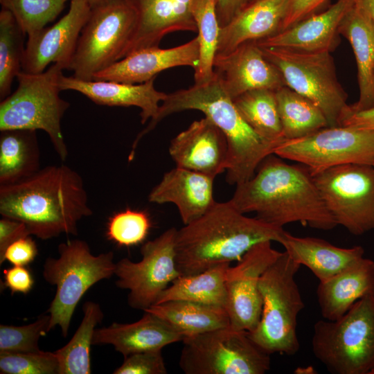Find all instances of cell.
I'll return each mask as SVG.
<instances>
[{
    "label": "cell",
    "mask_w": 374,
    "mask_h": 374,
    "mask_svg": "<svg viewBox=\"0 0 374 374\" xmlns=\"http://www.w3.org/2000/svg\"><path fill=\"white\" fill-rule=\"evenodd\" d=\"M229 202L241 213L253 212L257 218L280 228L292 222L325 231L337 226L309 169L288 164L275 154L260 163L250 179L236 185Z\"/></svg>",
    "instance_id": "1"
},
{
    "label": "cell",
    "mask_w": 374,
    "mask_h": 374,
    "mask_svg": "<svg viewBox=\"0 0 374 374\" xmlns=\"http://www.w3.org/2000/svg\"><path fill=\"white\" fill-rule=\"evenodd\" d=\"M0 214L24 223L30 235L48 240L62 233L77 235L80 220L93 212L82 177L62 164L0 186Z\"/></svg>",
    "instance_id": "2"
},
{
    "label": "cell",
    "mask_w": 374,
    "mask_h": 374,
    "mask_svg": "<svg viewBox=\"0 0 374 374\" xmlns=\"http://www.w3.org/2000/svg\"><path fill=\"white\" fill-rule=\"evenodd\" d=\"M185 110H198L204 114L224 133L228 143L226 180L238 185L250 179L260 163L274 154L279 144L256 133L244 120L233 100L226 92L214 73L207 82L196 84L167 95L159 112L133 142L136 148L141 139L164 118Z\"/></svg>",
    "instance_id": "3"
},
{
    "label": "cell",
    "mask_w": 374,
    "mask_h": 374,
    "mask_svg": "<svg viewBox=\"0 0 374 374\" xmlns=\"http://www.w3.org/2000/svg\"><path fill=\"white\" fill-rule=\"evenodd\" d=\"M285 230L249 217L229 202H217L203 215L177 231L176 262L181 276L193 275L238 261L253 245L279 242Z\"/></svg>",
    "instance_id": "4"
},
{
    "label": "cell",
    "mask_w": 374,
    "mask_h": 374,
    "mask_svg": "<svg viewBox=\"0 0 374 374\" xmlns=\"http://www.w3.org/2000/svg\"><path fill=\"white\" fill-rule=\"evenodd\" d=\"M300 267L283 251L260 278L262 300L260 319L248 335L269 355H294L299 350L297 317L305 307L295 280Z\"/></svg>",
    "instance_id": "5"
},
{
    "label": "cell",
    "mask_w": 374,
    "mask_h": 374,
    "mask_svg": "<svg viewBox=\"0 0 374 374\" xmlns=\"http://www.w3.org/2000/svg\"><path fill=\"white\" fill-rule=\"evenodd\" d=\"M63 67L52 64L39 73L21 71L17 89L0 103V131L31 130L44 131L57 154L65 161L69 152L61 129V120L69 103L60 92L59 79Z\"/></svg>",
    "instance_id": "6"
},
{
    "label": "cell",
    "mask_w": 374,
    "mask_h": 374,
    "mask_svg": "<svg viewBox=\"0 0 374 374\" xmlns=\"http://www.w3.org/2000/svg\"><path fill=\"white\" fill-rule=\"evenodd\" d=\"M314 357L334 374H371L374 370V295H367L340 318L313 327Z\"/></svg>",
    "instance_id": "7"
},
{
    "label": "cell",
    "mask_w": 374,
    "mask_h": 374,
    "mask_svg": "<svg viewBox=\"0 0 374 374\" xmlns=\"http://www.w3.org/2000/svg\"><path fill=\"white\" fill-rule=\"evenodd\" d=\"M58 253V258L46 260L42 275L56 286L46 311L51 317L48 332L58 326L66 337L78 302L92 285L114 275L116 262L113 252L95 256L85 241L78 239L60 243Z\"/></svg>",
    "instance_id": "8"
},
{
    "label": "cell",
    "mask_w": 374,
    "mask_h": 374,
    "mask_svg": "<svg viewBox=\"0 0 374 374\" xmlns=\"http://www.w3.org/2000/svg\"><path fill=\"white\" fill-rule=\"evenodd\" d=\"M137 24L127 0H103L91 6L69 69L73 77L90 80L125 57Z\"/></svg>",
    "instance_id": "9"
},
{
    "label": "cell",
    "mask_w": 374,
    "mask_h": 374,
    "mask_svg": "<svg viewBox=\"0 0 374 374\" xmlns=\"http://www.w3.org/2000/svg\"><path fill=\"white\" fill-rule=\"evenodd\" d=\"M260 48L278 69L285 86L315 104L324 114L329 127L340 125L350 105L347 93L338 81L330 52Z\"/></svg>",
    "instance_id": "10"
},
{
    "label": "cell",
    "mask_w": 374,
    "mask_h": 374,
    "mask_svg": "<svg viewBox=\"0 0 374 374\" xmlns=\"http://www.w3.org/2000/svg\"><path fill=\"white\" fill-rule=\"evenodd\" d=\"M179 366L186 374H264L270 355L248 332L228 327L184 337Z\"/></svg>",
    "instance_id": "11"
},
{
    "label": "cell",
    "mask_w": 374,
    "mask_h": 374,
    "mask_svg": "<svg viewBox=\"0 0 374 374\" xmlns=\"http://www.w3.org/2000/svg\"><path fill=\"white\" fill-rule=\"evenodd\" d=\"M337 225L361 235L374 230V166L348 163L312 175Z\"/></svg>",
    "instance_id": "12"
},
{
    "label": "cell",
    "mask_w": 374,
    "mask_h": 374,
    "mask_svg": "<svg viewBox=\"0 0 374 374\" xmlns=\"http://www.w3.org/2000/svg\"><path fill=\"white\" fill-rule=\"evenodd\" d=\"M274 154L305 166L312 175L348 163L374 166V130L326 127L301 138L284 140Z\"/></svg>",
    "instance_id": "13"
},
{
    "label": "cell",
    "mask_w": 374,
    "mask_h": 374,
    "mask_svg": "<svg viewBox=\"0 0 374 374\" xmlns=\"http://www.w3.org/2000/svg\"><path fill=\"white\" fill-rule=\"evenodd\" d=\"M177 231L172 227L144 243L140 261L124 258L116 262V285L128 290L127 303L131 308L145 311L181 276L176 262Z\"/></svg>",
    "instance_id": "14"
},
{
    "label": "cell",
    "mask_w": 374,
    "mask_h": 374,
    "mask_svg": "<svg viewBox=\"0 0 374 374\" xmlns=\"http://www.w3.org/2000/svg\"><path fill=\"white\" fill-rule=\"evenodd\" d=\"M281 253L272 247L271 241L260 242L250 248L235 266L228 267L226 310L232 328L251 332L256 328L262 306L260 278Z\"/></svg>",
    "instance_id": "15"
},
{
    "label": "cell",
    "mask_w": 374,
    "mask_h": 374,
    "mask_svg": "<svg viewBox=\"0 0 374 374\" xmlns=\"http://www.w3.org/2000/svg\"><path fill=\"white\" fill-rule=\"evenodd\" d=\"M90 10L87 0H71L69 10L57 22L28 35L22 71L29 73H42L51 63L69 70Z\"/></svg>",
    "instance_id": "16"
},
{
    "label": "cell",
    "mask_w": 374,
    "mask_h": 374,
    "mask_svg": "<svg viewBox=\"0 0 374 374\" xmlns=\"http://www.w3.org/2000/svg\"><path fill=\"white\" fill-rule=\"evenodd\" d=\"M213 71L234 99L256 89H276L285 86L281 73L263 55L256 41L243 43L229 53L216 54Z\"/></svg>",
    "instance_id": "17"
},
{
    "label": "cell",
    "mask_w": 374,
    "mask_h": 374,
    "mask_svg": "<svg viewBox=\"0 0 374 374\" xmlns=\"http://www.w3.org/2000/svg\"><path fill=\"white\" fill-rule=\"evenodd\" d=\"M169 154L176 166L215 177L226 171L228 143L220 129L204 117L173 138Z\"/></svg>",
    "instance_id": "18"
},
{
    "label": "cell",
    "mask_w": 374,
    "mask_h": 374,
    "mask_svg": "<svg viewBox=\"0 0 374 374\" xmlns=\"http://www.w3.org/2000/svg\"><path fill=\"white\" fill-rule=\"evenodd\" d=\"M199 44L197 36L181 45L161 48L148 47L135 51L105 69L92 80L139 84L156 78L160 72L177 66H198Z\"/></svg>",
    "instance_id": "19"
},
{
    "label": "cell",
    "mask_w": 374,
    "mask_h": 374,
    "mask_svg": "<svg viewBox=\"0 0 374 374\" xmlns=\"http://www.w3.org/2000/svg\"><path fill=\"white\" fill-rule=\"evenodd\" d=\"M354 6V0H337L327 10L314 13L293 26L257 41L260 46L305 52H331L339 42L341 21Z\"/></svg>",
    "instance_id": "20"
},
{
    "label": "cell",
    "mask_w": 374,
    "mask_h": 374,
    "mask_svg": "<svg viewBox=\"0 0 374 374\" xmlns=\"http://www.w3.org/2000/svg\"><path fill=\"white\" fill-rule=\"evenodd\" d=\"M155 78L139 84L112 80H84L63 74L59 79L62 91L81 93L94 103L106 106L136 107L140 109L141 123L145 124L157 116L167 93L154 87Z\"/></svg>",
    "instance_id": "21"
},
{
    "label": "cell",
    "mask_w": 374,
    "mask_h": 374,
    "mask_svg": "<svg viewBox=\"0 0 374 374\" xmlns=\"http://www.w3.org/2000/svg\"><path fill=\"white\" fill-rule=\"evenodd\" d=\"M134 9L137 24L127 55L139 49L159 46L167 35L177 31L197 32L193 0H127Z\"/></svg>",
    "instance_id": "22"
},
{
    "label": "cell",
    "mask_w": 374,
    "mask_h": 374,
    "mask_svg": "<svg viewBox=\"0 0 374 374\" xmlns=\"http://www.w3.org/2000/svg\"><path fill=\"white\" fill-rule=\"evenodd\" d=\"M215 178L191 170L176 168L166 172L150 192V202L175 204L184 224L207 212L215 204Z\"/></svg>",
    "instance_id": "23"
},
{
    "label": "cell",
    "mask_w": 374,
    "mask_h": 374,
    "mask_svg": "<svg viewBox=\"0 0 374 374\" xmlns=\"http://www.w3.org/2000/svg\"><path fill=\"white\" fill-rule=\"evenodd\" d=\"M183 337L157 316L145 312L142 318L131 323H112L96 328L93 345H112L124 357L133 353L161 350Z\"/></svg>",
    "instance_id": "24"
},
{
    "label": "cell",
    "mask_w": 374,
    "mask_h": 374,
    "mask_svg": "<svg viewBox=\"0 0 374 374\" xmlns=\"http://www.w3.org/2000/svg\"><path fill=\"white\" fill-rule=\"evenodd\" d=\"M367 295H374V261L364 256L319 282L317 290L320 312L330 321L340 318Z\"/></svg>",
    "instance_id": "25"
},
{
    "label": "cell",
    "mask_w": 374,
    "mask_h": 374,
    "mask_svg": "<svg viewBox=\"0 0 374 374\" xmlns=\"http://www.w3.org/2000/svg\"><path fill=\"white\" fill-rule=\"evenodd\" d=\"M287 0H253L220 27L216 54L227 53L243 43L259 41L280 31Z\"/></svg>",
    "instance_id": "26"
},
{
    "label": "cell",
    "mask_w": 374,
    "mask_h": 374,
    "mask_svg": "<svg viewBox=\"0 0 374 374\" xmlns=\"http://www.w3.org/2000/svg\"><path fill=\"white\" fill-rule=\"evenodd\" d=\"M291 258L307 267L319 282L325 281L362 258V246L342 248L314 237H296L285 231L279 242Z\"/></svg>",
    "instance_id": "27"
},
{
    "label": "cell",
    "mask_w": 374,
    "mask_h": 374,
    "mask_svg": "<svg viewBox=\"0 0 374 374\" xmlns=\"http://www.w3.org/2000/svg\"><path fill=\"white\" fill-rule=\"evenodd\" d=\"M339 32L349 42L357 67L359 96L351 112L374 107V26L355 6L341 21Z\"/></svg>",
    "instance_id": "28"
},
{
    "label": "cell",
    "mask_w": 374,
    "mask_h": 374,
    "mask_svg": "<svg viewBox=\"0 0 374 374\" xmlns=\"http://www.w3.org/2000/svg\"><path fill=\"white\" fill-rule=\"evenodd\" d=\"M144 312L161 319L183 339L230 326L225 308L188 301L157 303Z\"/></svg>",
    "instance_id": "29"
},
{
    "label": "cell",
    "mask_w": 374,
    "mask_h": 374,
    "mask_svg": "<svg viewBox=\"0 0 374 374\" xmlns=\"http://www.w3.org/2000/svg\"><path fill=\"white\" fill-rule=\"evenodd\" d=\"M0 132V186L21 181L41 169L37 131Z\"/></svg>",
    "instance_id": "30"
},
{
    "label": "cell",
    "mask_w": 374,
    "mask_h": 374,
    "mask_svg": "<svg viewBox=\"0 0 374 374\" xmlns=\"http://www.w3.org/2000/svg\"><path fill=\"white\" fill-rule=\"evenodd\" d=\"M229 263L213 267L200 273L180 276L160 295L156 303L188 301L226 309V272Z\"/></svg>",
    "instance_id": "31"
},
{
    "label": "cell",
    "mask_w": 374,
    "mask_h": 374,
    "mask_svg": "<svg viewBox=\"0 0 374 374\" xmlns=\"http://www.w3.org/2000/svg\"><path fill=\"white\" fill-rule=\"evenodd\" d=\"M275 93L285 139L301 138L329 127L322 111L307 98L287 86L280 87Z\"/></svg>",
    "instance_id": "32"
},
{
    "label": "cell",
    "mask_w": 374,
    "mask_h": 374,
    "mask_svg": "<svg viewBox=\"0 0 374 374\" xmlns=\"http://www.w3.org/2000/svg\"><path fill=\"white\" fill-rule=\"evenodd\" d=\"M80 325L73 336L62 348L55 351L59 362V374H90V349L96 326L103 319L98 303L87 301Z\"/></svg>",
    "instance_id": "33"
},
{
    "label": "cell",
    "mask_w": 374,
    "mask_h": 374,
    "mask_svg": "<svg viewBox=\"0 0 374 374\" xmlns=\"http://www.w3.org/2000/svg\"><path fill=\"white\" fill-rule=\"evenodd\" d=\"M233 100L242 117L260 136L278 144L285 140L274 90H252Z\"/></svg>",
    "instance_id": "34"
},
{
    "label": "cell",
    "mask_w": 374,
    "mask_h": 374,
    "mask_svg": "<svg viewBox=\"0 0 374 374\" xmlns=\"http://www.w3.org/2000/svg\"><path fill=\"white\" fill-rule=\"evenodd\" d=\"M191 12L199 44L198 66L195 70V83L208 81L213 75V61L217 53L220 26L216 0H193Z\"/></svg>",
    "instance_id": "35"
},
{
    "label": "cell",
    "mask_w": 374,
    "mask_h": 374,
    "mask_svg": "<svg viewBox=\"0 0 374 374\" xmlns=\"http://www.w3.org/2000/svg\"><path fill=\"white\" fill-rule=\"evenodd\" d=\"M25 33L12 12L1 7L0 12V99L11 93L15 78L22 71Z\"/></svg>",
    "instance_id": "36"
},
{
    "label": "cell",
    "mask_w": 374,
    "mask_h": 374,
    "mask_svg": "<svg viewBox=\"0 0 374 374\" xmlns=\"http://www.w3.org/2000/svg\"><path fill=\"white\" fill-rule=\"evenodd\" d=\"M69 0H0L10 10L23 32L32 35L52 22Z\"/></svg>",
    "instance_id": "37"
},
{
    "label": "cell",
    "mask_w": 374,
    "mask_h": 374,
    "mask_svg": "<svg viewBox=\"0 0 374 374\" xmlns=\"http://www.w3.org/2000/svg\"><path fill=\"white\" fill-rule=\"evenodd\" d=\"M150 227L151 221L145 211L128 208L110 217L107 235L117 244L130 247L143 242Z\"/></svg>",
    "instance_id": "38"
},
{
    "label": "cell",
    "mask_w": 374,
    "mask_h": 374,
    "mask_svg": "<svg viewBox=\"0 0 374 374\" xmlns=\"http://www.w3.org/2000/svg\"><path fill=\"white\" fill-rule=\"evenodd\" d=\"M50 314L46 312L28 325L0 326V353H33L41 350L38 341L48 332Z\"/></svg>",
    "instance_id": "39"
},
{
    "label": "cell",
    "mask_w": 374,
    "mask_h": 374,
    "mask_svg": "<svg viewBox=\"0 0 374 374\" xmlns=\"http://www.w3.org/2000/svg\"><path fill=\"white\" fill-rule=\"evenodd\" d=\"M55 352L0 353L1 374H59Z\"/></svg>",
    "instance_id": "40"
},
{
    "label": "cell",
    "mask_w": 374,
    "mask_h": 374,
    "mask_svg": "<svg viewBox=\"0 0 374 374\" xmlns=\"http://www.w3.org/2000/svg\"><path fill=\"white\" fill-rule=\"evenodd\" d=\"M168 373L161 350L145 351L124 357L114 374H166Z\"/></svg>",
    "instance_id": "41"
},
{
    "label": "cell",
    "mask_w": 374,
    "mask_h": 374,
    "mask_svg": "<svg viewBox=\"0 0 374 374\" xmlns=\"http://www.w3.org/2000/svg\"><path fill=\"white\" fill-rule=\"evenodd\" d=\"M37 255V244L31 235H28L10 244L4 253L3 260H7L12 265L26 266L33 262Z\"/></svg>",
    "instance_id": "42"
},
{
    "label": "cell",
    "mask_w": 374,
    "mask_h": 374,
    "mask_svg": "<svg viewBox=\"0 0 374 374\" xmlns=\"http://www.w3.org/2000/svg\"><path fill=\"white\" fill-rule=\"evenodd\" d=\"M328 0H287L286 14L280 30L314 14Z\"/></svg>",
    "instance_id": "43"
},
{
    "label": "cell",
    "mask_w": 374,
    "mask_h": 374,
    "mask_svg": "<svg viewBox=\"0 0 374 374\" xmlns=\"http://www.w3.org/2000/svg\"><path fill=\"white\" fill-rule=\"evenodd\" d=\"M30 235L26 224L21 221L2 217L0 220V264L3 262V255L15 241Z\"/></svg>",
    "instance_id": "44"
},
{
    "label": "cell",
    "mask_w": 374,
    "mask_h": 374,
    "mask_svg": "<svg viewBox=\"0 0 374 374\" xmlns=\"http://www.w3.org/2000/svg\"><path fill=\"white\" fill-rule=\"evenodd\" d=\"M4 285L10 290L11 293H28L34 284L30 271L25 266H16L3 271Z\"/></svg>",
    "instance_id": "45"
},
{
    "label": "cell",
    "mask_w": 374,
    "mask_h": 374,
    "mask_svg": "<svg viewBox=\"0 0 374 374\" xmlns=\"http://www.w3.org/2000/svg\"><path fill=\"white\" fill-rule=\"evenodd\" d=\"M340 125L374 130V107L358 112H351L348 108L340 121Z\"/></svg>",
    "instance_id": "46"
},
{
    "label": "cell",
    "mask_w": 374,
    "mask_h": 374,
    "mask_svg": "<svg viewBox=\"0 0 374 374\" xmlns=\"http://www.w3.org/2000/svg\"><path fill=\"white\" fill-rule=\"evenodd\" d=\"M251 0H216V10L220 27L226 25Z\"/></svg>",
    "instance_id": "47"
},
{
    "label": "cell",
    "mask_w": 374,
    "mask_h": 374,
    "mask_svg": "<svg viewBox=\"0 0 374 374\" xmlns=\"http://www.w3.org/2000/svg\"><path fill=\"white\" fill-rule=\"evenodd\" d=\"M354 6L374 26V0H354Z\"/></svg>",
    "instance_id": "48"
},
{
    "label": "cell",
    "mask_w": 374,
    "mask_h": 374,
    "mask_svg": "<svg viewBox=\"0 0 374 374\" xmlns=\"http://www.w3.org/2000/svg\"><path fill=\"white\" fill-rule=\"evenodd\" d=\"M103 0H87V1L89 3L90 6H92L93 5L98 3L99 1H101Z\"/></svg>",
    "instance_id": "49"
},
{
    "label": "cell",
    "mask_w": 374,
    "mask_h": 374,
    "mask_svg": "<svg viewBox=\"0 0 374 374\" xmlns=\"http://www.w3.org/2000/svg\"><path fill=\"white\" fill-rule=\"evenodd\" d=\"M253 1V0H251V1Z\"/></svg>",
    "instance_id": "50"
},
{
    "label": "cell",
    "mask_w": 374,
    "mask_h": 374,
    "mask_svg": "<svg viewBox=\"0 0 374 374\" xmlns=\"http://www.w3.org/2000/svg\"></svg>",
    "instance_id": "51"
}]
</instances>
